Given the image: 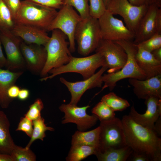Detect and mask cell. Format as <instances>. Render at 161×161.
Wrapping results in <instances>:
<instances>
[{"label":"cell","mask_w":161,"mask_h":161,"mask_svg":"<svg viewBox=\"0 0 161 161\" xmlns=\"http://www.w3.org/2000/svg\"><path fill=\"white\" fill-rule=\"evenodd\" d=\"M40 5L55 9L64 5L63 0H29Z\"/></svg>","instance_id":"36"},{"label":"cell","mask_w":161,"mask_h":161,"mask_svg":"<svg viewBox=\"0 0 161 161\" xmlns=\"http://www.w3.org/2000/svg\"><path fill=\"white\" fill-rule=\"evenodd\" d=\"M115 42L120 44L125 50L127 55V61L120 70L103 75L102 80L104 85L100 92L106 88H109L110 91H112L117 82L123 79L132 78L140 80L146 79L145 75L138 66L136 60L135 56L137 50L136 45L133 41L125 40Z\"/></svg>","instance_id":"2"},{"label":"cell","mask_w":161,"mask_h":161,"mask_svg":"<svg viewBox=\"0 0 161 161\" xmlns=\"http://www.w3.org/2000/svg\"><path fill=\"white\" fill-rule=\"evenodd\" d=\"M154 130L160 137L161 135V116H160L154 124Z\"/></svg>","instance_id":"43"},{"label":"cell","mask_w":161,"mask_h":161,"mask_svg":"<svg viewBox=\"0 0 161 161\" xmlns=\"http://www.w3.org/2000/svg\"><path fill=\"white\" fill-rule=\"evenodd\" d=\"M23 72H14L0 68V106L3 109L8 107L11 101L7 96V91L12 85L15 84Z\"/></svg>","instance_id":"21"},{"label":"cell","mask_w":161,"mask_h":161,"mask_svg":"<svg viewBox=\"0 0 161 161\" xmlns=\"http://www.w3.org/2000/svg\"><path fill=\"white\" fill-rule=\"evenodd\" d=\"M145 103L147 106L145 113L139 114L133 105L129 115L137 123L154 131L155 123L161 116V98L151 97L145 100Z\"/></svg>","instance_id":"16"},{"label":"cell","mask_w":161,"mask_h":161,"mask_svg":"<svg viewBox=\"0 0 161 161\" xmlns=\"http://www.w3.org/2000/svg\"><path fill=\"white\" fill-rule=\"evenodd\" d=\"M10 125L6 115L0 110V153L10 154L16 145L10 132Z\"/></svg>","instance_id":"22"},{"label":"cell","mask_w":161,"mask_h":161,"mask_svg":"<svg viewBox=\"0 0 161 161\" xmlns=\"http://www.w3.org/2000/svg\"><path fill=\"white\" fill-rule=\"evenodd\" d=\"M133 151L127 145L118 148H111L96 151L95 155L99 161H127Z\"/></svg>","instance_id":"24"},{"label":"cell","mask_w":161,"mask_h":161,"mask_svg":"<svg viewBox=\"0 0 161 161\" xmlns=\"http://www.w3.org/2000/svg\"><path fill=\"white\" fill-rule=\"evenodd\" d=\"M99 126V147L96 151L127 145L123 125L120 119L115 117L109 120L100 122Z\"/></svg>","instance_id":"8"},{"label":"cell","mask_w":161,"mask_h":161,"mask_svg":"<svg viewBox=\"0 0 161 161\" xmlns=\"http://www.w3.org/2000/svg\"><path fill=\"white\" fill-rule=\"evenodd\" d=\"M111 0H104V4L106 7H107L109 3L110 2Z\"/></svg>","instance_id":"46"},{"label":"cell","mask_w":161,"mask_h":161,"mask_svg":"<svg viewBox=\"0 0 161 161\" xmlns=\"http://www.w3.org/2000/svg\"><path fill=\"white\" fill-rule=\"evenodd\" d=\"M75 38L79 54L86 56L95 51L102 39L98 19L91 16L82 19L76 27Z\"/></svg>","instance_id":"6"},{"label":"cell","mask_w":161,"mask_h":161,"mask_svg":"<svg viewBox=\"0 0 161 161\" xmlns=\"http://www.w3.org/2000/svg\"><path fill=\"white\" fill-rule=\"evenodd\" d=\"M11 31L16 36L29 44H36L44 46L50 38L47 31L43 29L18 23H16Z\"/></svg>","instance_id":"19"},{"label":"cell","mask_w":161,"mask_h":161,"mask_svg":"<svg viewBox=\"0 0 161 161\" xmlns=\"http://www.w3.org/2000/svg\"><path fill=\"white\" fill-rule=\"evenodd\" d=\"M127 160L131 161H149L145 156L136 153L132 151Z\"/></svg>","instance_id":"40"},{"label":"cell","mask_w":161,"mask_h":161,"mask_svg":"<svg viewBox=\"0 0 161 161\" xmlns=\"http://www.w3.org/2000/svg\"><path fill=\"white\" fill-rule=\"evenodd\" d=\"M90 16L98 19L106 10L104 0H89Z\"/></svg>","instance_id":"32"},{"label":"cell","mask_w":161,"mask_h":161,"mask_svg":"<svg viewBox=\"0 0 161 161\" xmlns=\"http://www.w3.org/2000/svg\"><path fill=\"white\" fill-rule=\"evenodd\" d=\"M7 6L15 20L20 7L21 0H3Z\"/></svg>","instance_id":"37"},{"label":"cell","mask_w":161,"mask_h":161,"mask_svg":"<svg viewBox=\"0 0 161 161\" xmlns=\"http://www.w3.org/2000/svg\"><path fill=\"white\" fill-rule=\"evenodd\" d=\"M89 107V105L79 107L69 103L61 104L59 108L65 114L62 123H74L80 131L91 128L96 124L98 119L93 114L90 115L86 113V111Z\"/></svg>","instance_id":"14"},{"label":"cell","mask_w":161,"mask_h":161,"mask_svg":"<svg viewBox=\"0 0 161 161\" xmlns=\"http://www.w3.org/2000/svg\"><path fill=\"white\" fill-rule=\"evenodd\" d=\"M149 6H136L128 0H111L106 9L113 15H118L123 18L126 26L134 34L139 22Z\"/></svg>","instance_id":"10"},{"label":"cell","mask_w":161,"mask_h":161,"mask_svg":"<svg viewBox=\"0 0 161 161\" xmlns=\"http://www.w3.org/2000/svg\"><path fill=\"white\" fill-rule=\"evenodd\" d=\"M51 36L44 46L47 52L45 65L40 74L41 77L47 76L49 71L67 64L72 55L66 41V35L61 30H54Z\"/></svg>","instance_id":"3"},{"label":"cell","mask_w":161,"mask_h":161,"mask_svg":"<svg viewBox=\"0 0 161 161\" xmlns=\"http://www.w3.org/2000/svg\"><path fill=\"white\" fill-rule=\"evenodd\" d=\"M108 69L106 66H103L90 78L75 82H69L64 78H61L60 81L67 87L70 93L71 99L69 103L77 105L82 96L86 91L96 87H101L103 83L102 75Z\"/></svg>","instance_id":"15"},{"label":"cell","mask_w":161,"mask_h":161,"mask_svg":"<svg viewBox=\"0 0 161 161\" xmlns=\"http://www.w3.org/2000/svg\"><path fill=\"white\" fill-rule=\"evenodd\" d=\"M44 119L42 117L32 121L33 130L31 139L26 146L27 148H30L32 143L37 139L43 141L46 137L45 132L47 130L53 131L54 129L50 127L47 126L44 123Z\"/></svg>","instance_id":"26"},{"label":"cell","mask_w":161,"mask_h":161,"mask_svg":"<svg viewBox=\"0 0 161 161\" xmlns=\"http://www.w3.org/2000/svg\"><path fill=\"white\" fill-rule=\"evenodd\" d=\"M64 5H70L75 8L82 19L87 18L90 16L89 13V0H63Z\"/></svg>","instance_id":"31"},{"label":"cell","mask_w":161,"mask_h":161,"mask_svg":"<svg viewBox=\"0 0 161 161\" xmlns=\"http://www.w3.org/2000/svg\"><path fill=\"white\" fill-rule=\"evenodd\" d=\"M95 51L104 57L106 66L108 68V73L120 70L127 61V55L125 50L115 41L101 39Z\"/></svg>","instance_id":"13"},{"label":"cell","mask_w":161,"mask_h":161,"mask_svg":"<svg viewBox=\"0 0 161 161\" xmlns=\"http://www.w3.org/2000/svg\"><path fill=\"white\" fill-rule=\"evenodd\" d=\"M97 149L92 146L81 145H72L66 158L67 161H80L89 156L95 155Z\"/></svg>","instance_id":"25"},{"label":"cell","mask_w":161,"mask_h":161,"mask_svg":"<svg viewBox=\"0 0 161 161\" xmlns=\"http://www.w3.org/2000/svg\"><path fill=\"white\" fill-rule=\"evenodd\" d=\"M136 45L137 50L136 60L145 75L146 79L161 74V62L156 59L151 52Z\"/></svg>","instance_id":"20"},{"label":"cell","mask_w":161,"mask_h":161,"mask_svg":"<svg viewBox=\"0 0 161 161\" xmlns=\"http://www.w3.org/2000/svg\"><path fill=\"white\" fill-rule=\"evenodd\" d=\"M101 38L112 41L125 40L133 41L134 34L121 20L106 10L98 19Z\"/></svg>","instance_id":"9"},{"label":"cell","mask_w":161,"mask_h":161,"mask_svg":"<svg viewBox=\"0 0 161 161\" xmlns=\"http://www.w3.org/2000/svg\"><path fill=\"white\" fill-rule=\"evenodd\" d=\"M128 81L138 98L145 100L151 97L161 98V74L144 80L130 78Z\"/></svg>","instance_id":"18"},{"label":"cell","mask_w":161,"mask_h":161,"mask_svg":"<svg viewBox=\"0 0 161 161\" xmlns=\"http://www.w3.org/2000/svg\"><path fill=\"white\" fill-rule=\"evenodd\" d=\"M33 130L32 121L25 116L21 117L16 131H23L31 137Z\"/></svg>","instance_id":"35"},{"label":"cell","mask_w":161,"mask_h":161,"mask_svg":"<svg viewBox=\"0 0 161 161\" xmlns=\"http://www.w3.org/2000/svg\"><path fill=\"white\" fill-rule=\"evenodd\" d=\"M59 9L48 31L58 29L64 33L69 40V50L71 52H73L75 50V31L82 18L73 7L70 5H64Z\"/></svg>","instance_id":"7"},{"label":"cell","mask_w":161,"mask_h":161,"mask_svg":"<svg viewBox=\"0 0 161 161\" xmlns=\"http://www.w3.org/2000/svg\"><path fill=\"white\" fill-rule=\"evenodd\" d=\"M121 120L126 144L133 152L149 161H160L161 139L156 132L137 123L129 115L123 116Z\"/></svg>","instance_id":"1"},{"label":"cell","mask_w":161,"mask_h":161,"mask_svg":"<svg viewBox=\"0 0 161 161\" xmlns=\"http://www.w3.org/2000/svg\"><path fill=\"white\" fill-rule=\"evenodd\" d=\"M57 12L55 9L25 0L21 1L15 21L16 23L34 26L47 32Z\"/></svg>","instance_id":"4"},{"label":"cell","mask_w":161,"mask_h":161,"mask_svg":"<svg viewBox=\"0 0 161 161\" xmlns=\"http://www.w3.org/2000/svg\"><path fill=\"white\" fill-rule=\"evenodd\" d=\"M13 161H35L36 156L30 148L16 145L10 154Z\"/></svg>","instance_id":"30"},{"label":"cell","mask_w":161,"mask_h":161,"mask_svg":"<svg viewBox=\"0 0 161 161\" xmlns=\"http://www.w3.org/2000/svg\"><path fill=\"white\" fill-rule=\"evenodd\" d=\"M44 107L42 100L40 98H37L30 106L29 109L24 116L32 121L36 120L41 117V112Z\"/></svg>","instance_id":"34"},{"label":"cell","mask_w":161,"mask_h":161,"mask_svg":"<svg viewBox=\"0 0 161 161\" xmlns=\"http://www.w3.org/2000/svg\"><path fill=\"white\" fill-rule=\"evenodd\" d=\"M1 44L0 39V68L5 66L6 62V58L3 53Z\"/></svg>","instance_id":"42"},{"label":"cell","mask_w":161,"mask_h":161,"mask_svg":"<svg viewBox=\"0 0 161 161\" xmlns=\"http://www.w3.org/2000/svg\"><path fill=\"white\" fill-rule=\"evenodd\" d=\"M20 89L18 86L15 84L12 85L9 88L7 91V96L11 101L13 99L18 97Z\"/></svg>","instance_id":"39"},{"label":"cell","mask_w":161,"mask_h":161,"mask_svg":"<svg viewBox=\"0 0 161 161\" xmlns=\"http://www.w3.org/2000/svg\"><path fill=\"white\" fill-rule=\"evenodd\" d=\"M92 112L97 117L100 122L109 120L115 117V112L101 100L92 108Z\"/></svg>","instance_id":"28"},{"label":"cell","mask_w":161,"mask_h":161,"mask_svg":"<svg viewBox=\"0 0 161 161\" xmlns=\"http://www.w3.org/2000/svg\"><path fill=\"white\" fill-rule=\"evenodd\" d=\"M130 3L136 6L147 5L149 6L156 4L161 7V0H128Z\"/></svg>","instance_id":"38"},{"label":"cell","mask_w":161,"mask_h":161,"mask_svg":"<svg viewBox=\"0 0 161 161\" xmlns=\"http://www.w3.org/2000/svg\"><path fill=\"white\" fill-rule=\"evenodd\" d=\"M30 94V92L28 89H20L17 98L20 100L24 101L28 98Z\"/></svg>","instance_id":"41"},{"label":"cell","mask_w":161,"mask_h":161,"mask_svg":"<svg viewBox=\"0 0 161 161\" xmlns=\"http://www.w3.org/2000/svg\"><path fill=\"white\" fill-rule=\"evenodd\" d=\"M16 22L10 10L3 0H0V30H11Z\"/></svg>","instance_id":"29"},{"label":"cell","mask_w":161,"mask_h":161,"mask_svg":"<svg viewBox=\"0 0 161 161\" xmlns=\"http://www.w3.org/2000/svg\"><path fill=\"white\" fill-rule=\"evenodd\" d=\"M136 45L151 52L154 50L161 47V34H156Z\"/></svg>","instance_id":"33"},{"label":"cell","mask_w":161,"mask_h":161,"mask_svg":"<svg viewBox=\"0 0 161 161\" xmlns=\"http://www.w3.org/2000/svg\"><path fill=\"white\" fill-rule=\"evenodd\" d=\"M101 101L106 103L114 112L122 111L130 106L127 100L117 96L113 92L103 96Z\"/></svg>","instance_id":"27"},{"label":"cell","mask_w":161,"mask_h":161,"mask_svg":"<svg viewBox=\"0 0 161 161\" xmlns=\"http://www.w3.org/2000/svg\"><path fill=\"white\" fill-rule=\"evenodd\" d=\"M157 34H161V7L153 4L140 20L133 42L139 44Z\"/></svg>","instance_id":"11"},{"label":"cell","mask_w":161,"mask_h":161,"mask_svg":"<svg viewBox=\"0 0 161 161\" xmlns=\"http://www.w3.org/2000/svg\"><path fill=\"white\" fill-rule=\"evenodd\" d=\"M103 66H106L105 58L99 52L81 58L72 56L67 64L52 69L49 72L51 74L50 76L42 78L40 80L41 81H46L58 75L69 72L80 74L84 80L92 76L95 73L98 68Z\"/></svg>","instance_id":"5"},{"label":"cell","mask_w":161,"mask_h":161,"mask_svg":"<svg viewBox=\"0 0 161 161\" xmlns=\"http://www.w3.org/2000/svg\"><path fill=\"white\" fill-rule=\"evenodd\" d=\"M0 161H13L10 154L0 153Z\"/></svg>","instance_id":"45"},{"label":"cell","mask_w":161,"mask_h":161,"mask_svg":"<svg viewBox=\"0 0 161 161\" xmlns=\"http://www.w3.org/2000/svg\"><path fill=\"white\" fill-rule=\"evenodd\" d=\"M0 39L6 55L5 66L13 71L23 69L26 66L20 46L22 42L19 38L15 35L10 30H0Z\"/></svg>","instance_id":"12"},{"label":"cell","mask_w":161,"mask_h":161,"mask_svg":"<svg viewBox=\"0 0 161 161\" xmlns=\"http://www.w3.org/2000/svg\"><path fill=\"white\" fill-rule=\"evenodd\" d=\"M151 53L156 59L161 62V47L154 50Z\"/></svg>","instance_id":"44"},{"label":"cell","mask_w":161,"mask_h":161,"mask_svg":"<svg viewBox=\"0 0 161 161\" xmlns=\"http://www.w3.org/2000/svg\"><path fill=\"white\" fill-rule=\"evenodd\" d=\"M100 132L99 126L87 131H77L72 136L71 145H86L93 147L97 150L99 147Z\"/></svg>","instance_id":"23"},{"label":"cell","mask_w":161,"mask_h":161,"mask_svg":"<svg viewBox=\"0 0 161 161\" xmlns=\"http://www.w3.org/2000/svg\"><path fill=\"white\" fill-rule=\"evenodd\" d=\"M20 47L27 68L32 73L40 74L47 59V52L45 47L22 42Z\"/></svg>","instance_id":"17"}]
</instances>
